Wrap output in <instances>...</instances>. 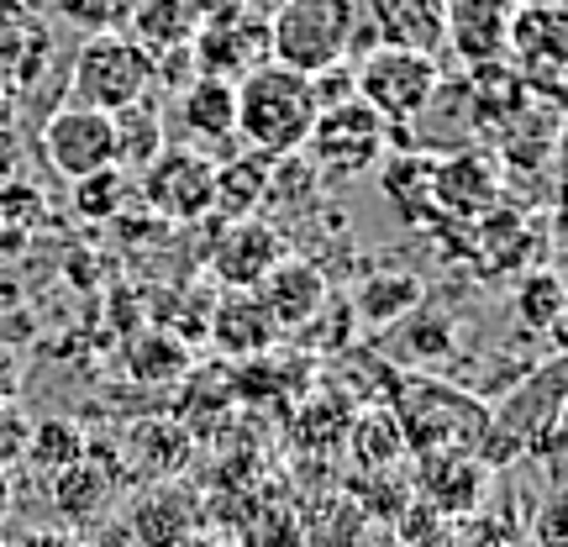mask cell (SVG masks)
Returning a JSON list of instances; mask_svg holds the SVG:
<instances>
[{"instance_id": "obj_38", "label": "cell", "mask_w": 568, "mask_h": 547, "mask_svg": "<svg viewBox=\"0 0 568 547\" xmlns=\"http://www.w3.org/2000/svg\"><path fill=\"white\" fill-rule=\"evenodd\" d=\"M126 190H132V180H126L122 169H101V174L74 184V205H80V216H116Z\"/></svg>"}, {"instance_id": "obj_43", "label": "cell", "mask_w": 568, "mask_h": 547, "mask_svg": "<svg viewBox=\"0 0 568 547\" xmlns=\"http://www.w3.org/2000/svg\"><path fill=\"white\" fill-rule=\"evenodd\" d=\"M21 547H84L80 537H59V531H38V537H27Z\"/></svg>"}, {"instance_id": "obj_14", "label": "cell", "mask_w": 568, "mask_h": 547, "mask_svg": "<svg viewBox=\"0 0 568 547\" xmlns=\"http://www.w3.org/2000/svg\"><path fill=\"white\" fill-rule=\"evenodd\" d=\"M410 489H416V506H426L432 516H474L485 506L489 479L468 447H447V453H426Z\"/></svg>"}, {"instance_id": "obj_31", "label": "cell", "mask_w": 568, "mask_h": 547, "mask_svg": "<svg viewBox=\"0 0 568 547\" xmlns=\"http://www.w3.org/2000/svg\"><path fill=\"white\" fill-rule=\"evenodd\" d=\"M564 274L558 269H527L521 280H516V316H521V326L527 332H537V337H552L558 326H564Z\"/></svg>"}, {"instance_id": "obj_4", "label": "cell", "mask_w": 568, "mask_h": 547, "mask_svg": "<svg viewBox=\"0 0 568 547\" xmlns=\"http://www.w3.org/2000/svg\"><path fill=\"white\" fill-rule=\"evenodd\" d=\"M564 374L568 364L552 353L542 364H531L489 411V426L521 458H552L558 443H564Z\"/></svg>"}, {"instance_id": "obj_13", "label": "cell", "mask_w": 568, "mask_h": 547, "mask_svg": "<svg viewBox=\"0 0 568 547\" xmlns=\"http://www.w3.org/2000/svg\"><path fill=\"white\" fill-rule=\"evenodd\" d=\"M122 527L132 547H180L184 537H195L205 527V506L180 479H153L132 495Z\"/></svg>"}, {"instance_id": "obj_1", "label": "cell", "mask_w": 568, "mask_h": 547, "mask_svg": "<svg viewBox=\"0 0 568 547\" xmlns=\"http://www.w3.org/2000/svg\"><path fill=\"white\" fill-rule=\"evenodd\" d=\"M316 95L311 74H295L284 63H258L247 80H237V142L264 159H295L316 126Z\"/></svg>"}, {"instance_id": "obj_28", "label": "cell", "mask_w": 568, "mask_h": 547, "mask_svg": "<svg viewBox=\"0 0 568 547\" xmlns=\"http://www.w3.org/2000/svg\"><path fill=\"white\" fill-rule=\"evenodd\" d=\"M432 169H437V159H426V153H400V159H389L385 169H379V184H385V195L395 205H400V216L416 226H426L432 216H437V201H432ZM443 222V216H437Z\"/></svg>"}, {"instance_id": "obj_37", "label": "cell", "mask_w": 568, "mask_h": 547, "mask_svg": "<svg viewBox=\"0 0 568 547\" xmlns=\"http://www.w3.org/2000/svg\"><path fill=\"white\" fill-rule=\"evenodd\" d=\"M69 27H80L84 38L90 32H122V21L132 17V0H48Z\"/></svg>"}, {"instance_id": "obj_47", "label": "cell", "mask_w": 568, "mask_h": 547, "mask_svg": "<svg viewBox=\"0 0 568 547\" xmlns=\"http://www.w3.org/2000/svg\"><path fill=\"white\" fill-rule=\"evenodd\" d=\"M516 6H521V0H516ZM527 6H564V0H527Z\"/></svg>"}, {"instance_id": "obj_40", "label": "cell", "mask_w": 568, "mask_h": 547, "mask_svg": "<svg viewBox=\"0 0 568 547\" xmlns=\"http://www.w3.org/2000/svg\"><path fill=\"white\" fill-rule=\"evenodd\" d=\"M180 547H237V543H232V531H222V527H201L195 537H184Z\"/></svg>"}, {"instance_id": "obj_2", "label": "cell", "mask_w": 568, "mask_h": 547, "mask_svg": "<svg viewBox=\"0 0 568 547\" xmlns=\"http://www.w3.org/2000/svg\"><path fill=\"white\" fill-rule=\"evenodd\" d=\"M358 0H284L268 17V59L295 74H322L353 59Z\"/></svg>"}, {"instance_id": "obj_6", "label": "cell", "mask_w": 568, "mask_h": 547, "mask_svg": "<svg viewBox=\"0 0 568 547\" xmlns=\"http://www.w3.org/2000/svg\"><path fill=\"white\" fill-rule=\"evenodd\" d=\"M443 80V63L437 53H416V48H389V42H374L368 53H358L353 63V90L358 101L379 117L385 126H406Z\"/></svg>"}, {"instance_id": "obj_16", "label": "cell", "mask_w": 568, "mask_h": 547, "mask_svg": "<svg viewBox=\"0 0 568 547\" xmlns=\"http://www.w3.org/2000/svg\"><path fill=\"white\" fill-rule=\"evenodd\" d=\"M205 337L222 347L232 364H243V358H258V353H274L284 332H280V322L268 316V305L258 301L253 290H226L222 301L211 305Z\"/></svg>"}, {"instance_id": "obj_25", "label": "cell", "mask_w": 568, "mask_h": 547, "mask_svg": "<svg viewBox=\"0 0 568 547\" xmlns=\"http://www.w3.org/2000/svg\"><path fill=\"white\" fill-rule=\"evenodd\" d=\"M111 138H116V169H122L126 180H138L142 169L169 148V138H163V105L148 101V95L122 105L111 117Z\"/></svg>"}, {"instance_id": "obj_20", "label": "cell", "mask_w": 568, "mask_h": 547, "mask_svg": "<svg viewBox=\"0 0 568 547\" xmlns=\"http://www.w3.org/2000/svg\"><path fill=\"white\" fill-rule=\"evenodd\" d=\"M180 117H184V132H190L184 148H201V153L232 148L237 142V84L195 74L180 90Z\"/></svg>"}, {"instance_id": "obj_35", "label": "cell", "mask_w": 568, "mask_h": 547, "mask_svg": "<svg viewBox=\"0 0 568 547\" xmlns=\"http://www.w3.org/2000/svg\"><path fill=\"white\" fill-rule=\"evenodd\" d=\"M353 453H358V468H395V458L406 453L400 443V426L389 411H364V416H353Z\"/></svg>"}, {"instance_id": "obj_39", "label": "cell", "mask_w": 568, "mask_h": 547, "mask_svg": "<svg viewBox=\"0 0 568 547\" xmlns=\"http://www.w3.org/2000/svg\"><path fill=\"white\" fill-rule=\"evenodd\" d=\"M27 411L17 401H0V468L21 464V447H27Z\"/></svg>"}, {"instance_id": "obj_33", "label": "cell", "mask_w": 568, "mask_h": 547, "mask_svg": "<svg viewBox=\"0 0 568 547\" xmlns=\"http://www.w3.org/2000/svg\"><path fill=\"white\" fill-rule=\"evenodd\" d=\"M400 343H395V353L400 358H410V364H437L443 353H453V316H443V311H426V301L410 311V316H400V322L389 326Z\"/></svg>"}, {"instance_id": "obj_18", "label": "cell", "mask_w": 568, "mask_h": 547, "mask_svg": "<svg viewBox=\"0 0 568 547\" xmlns=\"http://www.w3.org/2000/svg\"><path fill=\"white\" fill-rule=\"evenodd\" d=\"M253 295L268 305V316L280 322V332H301V326L316 316V305H322L332 290H326V274L311 264V259L290 253V259H280V264L268 269L264 284H258Z\"/></svg>"}, {"instance_id": "obj_44", "label": "cell", "mask_w": 568, "mask_h": 547, "mask_svg": "<svg viewBox=\"0 0 568 547\" xmlns=\"http://www.w3.org/2000/svg\"><path fill=\"white\" fill-rule=\"evenodd\" d=\"M232 6H243V11H253V17H274V11H280V6H284V0H232Z\"/></svg>"}, {"instance_id": "obj_49", "label": "cell", "mask_w": 568, "mask_h": 547, "mask_svg": "<svg viewBox=\"0 0 568 547\" xmlns=\"http://www.w3.org/2000/svg\"><path fill=\"white\" fill-rule=\"evenodd\" d=\"M0 547H6V543H0Z\"/></svg>"}, {"instance_id": "obj_30", "label": "cell", "mask_w": 568, "mask_h": 547, "mask_svg": "<svg viewBox=\"0 0 568 547\" xmlns=\"http://www.w3.org/2000/svg\"><path fill=\"white\" fill-rule=\"evenodd\" d=\"M132 32L148 53H169V48H184L190 32H195V11L190 0H132Z\"/></svg>"}, {"instance_id": "obj_41", "label": "cell", "mask_w": 568, "mask_h": 547, "mask_svg": "<svg viewBox=\"0 0 568 547\" xmlns=\"http://www.w3.org/2000/svg\"><path fill=\"white\" fill-rule=\"evenodd\" d=\"M11 506H17V479H11V468H0V527L11 521Z\"/></svg>"}, {"instance_id": "obj_45", "label": "cell", "mask_w": 568, "mask_h": 547, "mask_svg": "<svg viewBox=\"0 0 568 547\" xmlns=\"http://www.w3.org/2000/svg\"><path fill=\"white\" fill-rule=\"evenodd\" d=\"M11 389H17V364L0 358V401H11Z\"/></svg>"}, {"instance_id": "obj_48", "label": "cell", "mask_w": 568, "mask_h": 547, "mask_svg": "<svg viewBox=\"0 0 568 547\" xmlns=\"http://www.w3.org/2000/svg\"><path fill=\"white\" fill-rule=\"evenodd\" d=\"M527 547H537V543H527Z\"/></svg>"}, {"instance_id": "obj_12", "label": "cell", "mask_w": 568, "mask_h": 547, "mask_svg": "<svg viewBox=\"0 0 568 547\" xmlns=\"http://www.w3.org/2000/svg\"><path fill=\"white\" fill-rule=\"evenodd\" d=\"M290 253L295 247H290L280 222L247 216V222H222V232L205 247V264H211V274L226 290H258L268 269L280 264V259H290Z\"/></svg>"}, {"instance_id": "obj_7", "label": "cell", "mask_w": 568, "mask_h": 547, "mask_svg": "<svg viewBox=\"0 0 568 547\" xmlns=\"http://www.w3.org/2000/svg\"><path fill=\"white\" fill-rule=\"evenodd\" d=\"M385 148H389V126L364 101H347L316 117V126H311V138H305L295 159L316 174V184H343L368 174V169H379Z\"/></svg>"}, {"instance_id": "obj_36", "label": "cell", "mask_w": 568, "mask_h": 547, "mask_svg": "<svg viewBox=\"0 0 568 547\" xmlns=\"http://www.w3.org/2000/svg\"><path fill=\"white\" fill-rule=\"evenodd\" d=\"M301 332H311V347H322V353H337V347L353 343V332H358V316H353L347 295H326V301L316 305V316H311Z\"/></svg>"}, {"instance_id": "obj_5", "label": "cell", "mask_w": 568, "mask_h": 547, "mask_svg": "<svg viewBox=\"0 0 568 547\" xmlns=\"http://www.w3.org/2000/svg\"><path fill=\"white\" fill-rule=\"evenodd\" d=\"M489 411L453 385H432L416 379L395 389V426H400V443L426 458V453H447V447H474V437L485 432Z\"/></svg>"}, {"instance_id": "obj_17", "label": "cell", "mask_w": 568, "mask_h": 547, "mask_svg": "<svg viewBox=\"0 0 568 547\" xmlns=\"http://www.w3.org/2000/svg\"><path fill=\"white\" fill-rule=\"evenodd\" d=\"M516 0H443V42L474 69V63L506 59V32Z\"/></svg>"}, {"instance_id": "obj_32", "label": "cell", "mask_w": 568, "mask_h": 547, "mask_svg": "<svg viewBox=\"0 0 568 547\" xmlns=\"http://www.w3.org/2000/svg\"><path fill=\"white\" fill-rule=\"evenodd\" d=\"M301 506H284V500H247V510L237 516V531L232 543L237 547H305L301 537Z\"/></svg>"}, {"instance_id": "obj_24", "label": "cell", "mask_w": 568, "mask_h": 547, "mask_svg": "<svg viewBox=\"0 0 568 547\" xmlns=\"http://www.w3.org/2000/svg\"><path fill=\"white\" fill-rule=\"evenodd\" d=\"M126 464L153 479H180V468L190 464V432L169 416H153V422H138L126 432Z\"/></svg>"}, {"instance_id": "obj_3", "label": "cell", "mask_w": 568, "mask_h": 547, "mask_svg": "<svg viewBox=\"0 0 568 547\" xmlns=\"http://www.w3.org/2000/svg\"><path fill=\"white\" fill-rule=\"evenodd\" d=\"M69 90H74L69 105H90V111L116 117L122 105L142 101L148 90H159L153 53L138 38H126V32H90L80 42V53H74Z\"/></svg>"}, {"instance_id": "obj_27", "label": "cell", "mask_w": 568, "mask_h": 547, "mask_svg": "<svg viewBox=\"0 0 568 547\" xmlns=\"http://www.w3.org/2000/svg\"><path fill=\"white\" fill-rule=\"evenodd\" d=\"M301 516V537L305 547H358L364 543V510L347 500V489H322V495H311Z\"/></svg>"}, {"instance_id": "obj_42", "label": "cell", "mask_w": 568, "mask_h": 547, "mask_svg": "<svg viewBox=\"0 0 568 547\" xmlns=\"http://www.w3.org/2000/svg\"><path fill=\"white\" fill-rule=\"evenodd\" d=\"M17 180V148H11V138L0 132V190Z\"/></svg>"}, {"instance_id": "obj_34", "label": "cell", "mask_w": 568, "mask_h": 547, "mask_svg": "<svg viewBox=\"0 0 568 547\" xmlns=\"http://www.w3.org/2000/svg\"><path fill=\"white\" fill-rule=\"evenodd\" d=\"M126 368H132V379H142V385H174V379H184V368H190V353L169 332H142L138 343L126 347Z\"/></svg>"}, {"instance_id": "obj_46", "label": "cell", "mask_w": 568, "mask_h": 547, "mask_svg": "<svg viewBox=\"0 0 568 547\" xmlns=\"http://www.w3.org/2000/svg\"><path fill=\"white\" fill-rule=\"evenodd\" d=\"M11 101H17V95H11L6 80H0V132H6V122H11Z\"/></svg>"}, {"instance_id": "obj_8", "label": "cell", "mask_w": 568, "mask_h": 547, "mask_svg": "<svg viewBox=\"0 0 568 547\" xmlns=\"http://www.w3.org/2000/svg\"><path fill=\"white\" fill-rule=\"evenodd\" d=\"M190 63L205 80H247L258 63H268V21L232 6V0L211 6L190 32Z\"/></svg>"}, {"instance_id": "obj_21", "label": "cell", "mask_w": 568, "mask_h": 547, "mask_svg": "<svg viewBox=\"0 0 568 547\" xmlns=\"http://www.w3.org/2000/svg\"><path fill=\"white\" fill-rule=\"evenodd\" d=\"M368 38L389 48L432 53L443 42V0H358Z\"/></svg>"}, {"instance_id": "obj_11", "label": "cell", "mask_w": 568, "mask_h": 547, "mask_svg": "<svg viewBox=\"0 0 568 547\" xmlns=\"http://www.w3.org/2000/svg\"><path fill=\"white\" fill-rule=\"evenodd\" d=\"M42 153L53 163V174L69 184L90 180L101 169H116V138H111V117L90 111V105H59L48 126H42Z\"/></svg>"}, {"instance_id": "obj_22", "label": "cell", "mask_w": 568, "mask_h": 547, "mask_svg": "<svg viewBox=\"0 0 568 547\" xmlns=\"http://www.w3.org/2000/svg\"><path fill=\"white\" fill-rule=\"evenodd\" d=\"M426 301V284L410 274V269H374L364 280H353L347 290V305H353V316L374 332H389V326L410 316L416 305Z\"/></svg>"}, {"instance_id": "obj_9", "label": "cell", "mask_w": 568, "mask_h": 547, "mask_svg": "<svg viewBox=\"0 0 568 547\" xmlns=\"http://www.w3.org/2000/svg\"><path fill=\"white\" fill-rule=\"evenodd\" d=\"M138 195L159 222H205L216 205V159L201 148H163L138 174Z\"/></svg>"}, {"instance_id": "obj_15", "label": "cell", "mask_w": 568, "mask_h": 547, "mask_svg": "<svg viewBox=\"0 0 568 547\" xmlns=\"http://www.w3.org/2000/svg\"><path fill=\"white\" fill-rule=\"evenodd\" d=\"M432 201L437 216H458V222H479L495 211L500 201V169L485 148H464V153H447L432 169Z\"/></svg>"}, {"instance_id": "obj_29", "label": "cell", "mask_w": 568, "mask_h": 547, "mask_svg": "<svg viewBox=\"0 0 568 547\" xmlns=\"http://www.w3.org/2000/svg\"><path fill=\"white\" fill-rule=\"evenodd\" d=\"M84 453H90V437H84V426L74 416H48V422H32L27 426V447H21V458L32 468H42L48 479L63 474L69 464H80Z\"/></svg>"}, {"instance_id": "obj_23", "label": "cell", "mask_w": 568, "mask_h": 547, "mask_svg": "<svg viewBox=\"0 0 568 547\" xmlns=\"http://www.w3.org/2000/svg\"><path fill=\"white\" fill-rule=\"evenodd\" d=\"M268 174H274V159L264 153H237V159L216 163V205L211 216L222 222H247V216H264L268 201Z\"/></svg>"}, {"instance_id": "obj_19", "label": "cell", "mask_w": 568, "mask_h": 547, "mask_svg": "<svg viewBox=\"0 0 568 547\" xmlns=\"http://www.w3.org/2000/svg\"><path fill=\"white\" fill-rule=\"evenodd\" d=\"M48 63H53L48 27L27 11V0H0V80L6 90L17 95L27 84H38Z\"/></svg>"}, {"instance_id": "obj_10", "label": "cell", "mask_w": 568, "mask_h": 547, "mask_svg": "<svg viewBox=\"0 0 568 547\" xmlns=\"http://www.w3.org/2000/svg\"><path fill=\"white\" fill-rule=\"evenodd\" d=\"M506 53L510 69L521 74L531 101L558 105V84H564V63H568V17L564 6H516L510 11V32H506Z\"/></svg>"}, {"instance_id": "obj_26", "label": "cell", "mask_w": 568, "mask_h": 547, "mask_svg": "<svg viewBox=\"0 0 568 547\" xmlns=\"http://www.w3.org/2000/svg\"><path fill=\"white\" fill-rule=\"evenodd\" d=\"M111 500H116V479H111L90 453H84L80 464H69L63 474H53V506H59V516L74 521V527L101 521L105 510H111Z\"/></svg>"}]
</instances>
